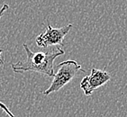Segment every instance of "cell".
<instances>
[{
    "mask_svg": "<svg viewBox=\"0 0 127 117\" xmlns=\"http://www.w3.org/2000/svg\"><path fill=\"white\" fill-rule=\"evenodd\" d=\"M3 51H4V50L0 49V66H4V64H5V61H4V59H3V58H2Z\"/></svg>",
    "mask_w": 127,
    "mask_h": 117,
    "instance_id": "cell-7",
    "label": "cell"
},
{
    "mask_svg": "<svg viewBox=\"0 0 127 117\" xmlns=\"http://www.w3.org/2000/svg\"><path fill=\"white\" fill-rule=\"evenodd\" d=\"M79 71L85 72V70H83L81 68V65H79L76 60L68 59L61 62L58 65V70L53 76V80L51 86L48 88V89L44 91L43 94L48 95L51 93L58 92L67 84L69 83Z\"/></svg>",
    "mask_w": 127,
    "mask_h": 117,
    "instance_id": "cell-2",
    "label": "cell"
},
{
    "mask_svg": "<svg viewBox=\"0 0 127 117\" xmlns=\"http://www.w3.org/2000/svg\"><path fill=\"white\" fill-rule=\"evenodd\" d=\"M8 8H9V5H8L7 4H4V5H2V7L0 8V20H1L3 15H5V13L7 11Z\"/></svg>",
    "mask_w": 127,
    "mask_h": 117,
    "instance_id": "cell-6",
    "label": "cell"
},
{
    "mask_svg": "<svg viewBox=\"0 0 127 117\" xmlns=\"http://www.w3.org/2000/svg\"><path fill=\"white\" fill-rule=\"evenodd\" d=\"M0 108H1V109H2L3 111H4V112H5V114H6V115H7L9 117H15V115H14V114H13V113L11 112L9 109H8L7 106H6L5 104H3L1 101H0Z\"/></svg>",
    "mask_w": 127,
    "mask_h": 117,
    "instance_id": "cell-5",
    "label": "cell"
},
{
    "mask_svg": "<svg viewBox=\"0 0 127 117\" xmlns=\"http://www.w3.org/2000/svg\"><path fill=\"white\" fill-rule=\"evenodd\" d=\"M23 47L26 52V60L18 61L16 63L12 64L11 67L14 72H37L49 77H53L55 75L53 62L56 58L65 53L63 50L58 47L56 50L50 52H32L26 43L23 44Z\"/></svg>",
    "mask_w": 127,
    "mask_h": 117,
    "instance_id": "cell-1",
    "label": "cell"
},
{
    "mask_svg": "<svg viewBox=\"0 0 127 117\" xmlns=\"http://www.w3.org/2000/svg\"><path fill=\"white\" fill-rule=\"evenodd\" d=\"M110 79L111 75L108 72L94 68L91 69V73L81 80L80 88L85 95H90L95 89L106 84Z\"/></svg>",
    "mask_w": 127,
    "mask_h": 117,
    "instance_id": "cell-4",
    "label": "cell"
},
{
    "mask_svg": "<svg viewBox=\"0 0 127 117\" xmlns=\"http://www.w3.org/2000/svg\"><path fill=\"white\" fill-rule=\"evenodd\" d=\"M73 25L69 24L61 28H53L51 25H48L46 29L42 33L36 37L37 46L42 49L49 47H60L63 44L64 38L69 32Z\"/></svg>",
    "mask_w": 127,
    "mask_h": 117,
    "instance_id": "cell-3",
    "label": "cell"
}]
</instances>
